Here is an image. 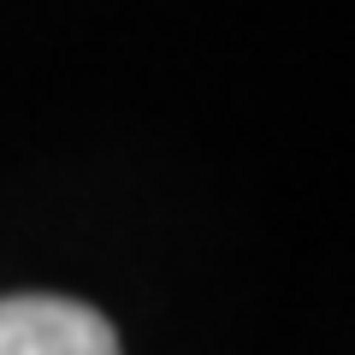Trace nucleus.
Masks as SVG:
<instances>
[{"label": "nucleus", "mask_w": 355, "mask_h": 355, "mask_svg": "<svg viewBox=\"0 0 355 355\" xmlns=\"http://www.w3.org/2000/svg\"><path fill=\"white\" fill-rule=\"evenodd\" d=\"M0 355H125L107 314L71 296H0Z\"/></svg>", "instance_id": "f257e3e1"}]
</instances>
